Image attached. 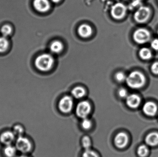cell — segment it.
I'll return each mask as SVG.
<instances>
[{"mask_svg": "<svg viewBox=\"0 0 158 157\" xmlns=\"http://www.w3.org/2000/svg\"><path fill=\"white\" fill-rule=\"evenodd\" d=\"M54 63V60L52 55L48 53H43L36 58L35 65L40 71L47 72L52 67Z\"/></svg>", "mask_w": 158, "mask_h": 157, "instance_id": "cell-1", "label": "cell"}, {"mask_svg": "<svg viewBox=\"0 0 158 157\" xmlns=\"http://www.w3.org/2000/svg\"><path fill=\"white\" fill-rule=\"evenodd\" d=\"M126 81L127 85L131 88H139L145 84L146 78L141 72L135 71L131 73L126 77Z\"/></svg>", "mask_w": 158, "mask_h": 157, "instance_id": "cell-2", "label": "cell"}, {"mask_svg": "<svg viewBox=\"0 0 158 157\" xmlns=\"http://www.w3.org/2000/svg\"><path fill=\"white\" fill-rule=\"evenodd\" d=\"M150 32L144 28L136 29L133 34V38L135 41L139 44H143L150 39Z\"/></svg>", "mask_w": 158, "mask_h": 157, "instance_id": "cell-3", "label": "cell"}, {"mask_svg": "<svg viewBox=\"0 0 158 157\" xmlns=\"http://www.w3.org/2000/svg\"><path fill=\"white\" fill-rule=\"evenodd\" d=\"M150 14V10L148 7L141 6L135 13V19L138 23H144L149 18Z\"/></svg>", "mask_w": 158, "mask_h": 157, "instance_id": "cell-4", "label": "cell"}, {"mask_svg": "<svg viewBox=\"0 0 158 157\" xmlns=\"http://www.w3.org/2000/svg\"><path fill=\"white\" fill-rule=\"evenodd\" d=\"M91 107L87 101H83L78 103L76 109V113L79 118L83 119L87 118L90 114Z\"/></svg>", "mask_w": 158, "mask_h": 157, "instance_id": "cell-5", "label": "cell"}, {"mask_svg": "<svg viewBox=\"0 0 158 157\" xmlns=\"http://www.w3.org/2000/svg\"><path fill=\"white\" fill-rule=\"evenodd\" d=\"M16 148L21 153H26L29 152L31 148L30 141L23 136L18 137L15 143Z\"/></svg>", "mask_w": 158, "mask_h": 157, "instance_id": "cell-6", "label": "cell"}, {"mask_svg": "<svg viewBox=\"0 0 158 157\" xmlns=\"http://www.w3.org/2000/svg\"><path fill=\"white\" fill-rule=\"evenodd\" d=\"M58 106L59 109L62 112L69 113L73 108V99L69 96H65L60 100Z\"/></svg>", "mask_w": 158, "mask_h": 157, "instance_id": "cell-7", "label": "cell"}, {"mask_svg": "<svg viewBox=\"0 0 158 157\" xmlns=\"http://www.w3.org/2000/svg\"><path fill=\"white\" fill-rule=\"evenodd\" d=\"M126 6L121 3L115 4L111 10V14L113 18L116 19H120L123 18L126 13Z\"/></svg>", "mask_w": 158, "mask_h": 157, "instance_id": "cell-8", "label": "cell"}, {"mask_svg": "<svg viewBox=\"0 0 158 157\" xmlns=\"http://www.w3.org/2000/svg\"><path fill=\"white\" fill-rule=\"evenodd\" d=\"M33 6L40 13H46L50 10L51 4L49 0H33Z\"/></svg>", "mask_w": 158, "mask_h": 157, "instance_id": "cell-9", "label": "cell"}, {"mask_svg": "<svg viewBox=\"0 0 158 157\" xmlns=\"http://www.w3.org/2000/svg\"><path fill=\"white\" fill-rule=\"evenodd\" d=\"M128 143V137L125 133H119L114 138V143L118 148H123L127 145Z\"/></svg>", "mask_w": 158, "mask_h": 157, "instance_id": "cell-10", "label": "cell"}, {"mask_svg": "<svg viewBox=\"0 0 158 157\" xmlns=\"http://www.w3.org/2000/svg\"><path fill=\"white\" fill-rule=\"evenodd\" d=\"M141 100L138 95L131 94L126 97V104L131 108H135L139 106Z\"/></svg>", "mask_w": 158, "mask_h": 157, "instance_id": "cell-11", "label": "cell"}, {"mask_svg": "<svg viewBox=\"0 0 158 157\" xmlns=\"http://www.w3.org/2000/svg\"><path fill=\"white\" fill-rule=\"evenodd\" d=\"M15 139V135L13 132L6 131L2 133L0 136V141L6 145H11Z\"/></svg>", "mask_w": 158, "mask_h": 157, "instance_id": "cell-12", "label": "cell"}, {"mask_svg": "<svg viewBox=\"0 0 158 157\" xmlns=\"http://www.w3.org/2000/svg\"><path fill=\"white\" fill-rule=\"evenodd\" d=\"M143 111L148 116H154L157 111V107L154 102H147L144 105Z\"/></svg>", "mask_w": 158, "mask_h": 157, "instance_id": "cell-13", "label": "cell"}, {"mask_svg": "<svg viewBox=\"0 0 158 157\" xmlns=\"http://www.w3.org/2000/svg\"><path fill=\"white\" fill-rule=\"evenodd\" d=\"M78 32L82 37L87 38L91 36L93 33V29L89 25L83 24L79 26Z\"/></svg>", "mask_w": 158, "mask_h": 157, "instance_id": "cell-14", "label": "cell"}, {"mask_svg": "<svg viewBox=\"0 0 158 157\" xmlns=\"http://www.w3.org/2000/svg\"><path fill=\"white\" fill-rule=\"evenodd\" d=\"M145 142L148 145L155 146L158 144V134L152 132L148 134L146 137Z\"/></svg>", "mask_w": 158, "mask_h": 157, "instance_id": "cell-15", "label": "cell"}, {"mask_svg": "<svg viewBox=\"0 0 158 157\" xmlns=\"http://www.w3.org/2000/svg\"><path fill=\"white\" fill-rule=\"evenodd\" d=\"M10 47V41L8 37L2 36L0 37V53L7 51Z\"/></svg>", "mask_w": 158, "mask_h": 157, "instance_id": "cell-16", "label": "cell"}, {"mask_svg": "<svg viewBox=\"0 0 158 157\" xmlns=\"http://www.w3.org/2000/svg\"><path fill=\"white\" fill-rule=\"evenodd\" d=\"M64 49V45L59 41H55L51 44L50 49L51 51L54 53H58L61 52Z\"/></svg>", "mask_w": 158, "mask_h": 157, "instance_id": "cell-17", "label": "cell"}, {"mask_svg": "<svg viewBox=\"0 0 158 157\" xmlns=\"http://www.w3.org/2000/svg\"><path fill=\"white\" fill-rule=\"evenodd\" d=\"M0 31L2 36L8 37L13 34V28L10 24H4L2 26Z\"/></svg>", "mask_w": 158, "mask_h": 157, "instance_id": "cell-18", "label": "cell"}, {"mask_svg": "<svg viewBox=\"0 0 158 157\" xmlns=\"http://www.w3.org/2000/svg\"><path fill=\"white\" fill-rule=\"evenodd\" d=\"M71 94L75 98L81 99L85 95V91L83 88L78 86L73 88Z\"/></svg>", "mask_w": 158, "mask_h": 157, "instance_id": "cell-19", "label": "cell"}, {"mask_svg": "<svg viewBox=\"0 0 158 157\" xmlns=\"http://www.w3.org/2000/svg\"><path fill=\"white\" fill-rule=\"evenodd\" d=\"M16 151V148L11 145H6L4 149V154L6 157H14Z\"/></svg>", "mask_w": 158, "mask_h": 157, "instance_id": "cell-20", "label": "cell"}, {"mask_svg": "<svg viewBox=\"0 0 158 157\" xmlns=\"http://www.w3.org/2000/svg\"><path fill=\"white\" fill-rule=\"evenodd\" d=\"M139 55L143 60H147L152 57L151 51L146 48H143L139 51Z\"/></svg>", "mask_w": 158, "mask_h": 157, "instance_id": "cell-21", "label": "cell"}, {"mask_svg": "<svg viewBox=\"0 0 158 157\" xmlns=\"http://www.w3.org/2000/svg\"><path fill=\"white\" fill-rule=\"evenodd\" d=\"M148 150L147 147L145 145H141L138 147L137 153L141 157H144L147 155Z\"/></svg>", "mask_w": 158, "mask_h": 157, "instance_id": "cell-22", "label": "cell"}, {"mask_svg": "<svg viewBox=\"0 0 158 157\" xmlns=\"http://www.w3.org/2000/svg\"><path fill=\"white\" fill-rule=\"evenodd\" d=\"M82 143L85 150L90 149V146H91V142L89 137L84 136L82 140Z\"/></svg>", "mask_w": 158, "mask_h": 157, "instance_id": "cell-23", "label": "cell"}, {"mask_svg": "<svg viewBox=\"0 0 158 157\" xmlns=\"http://www.w3.org/2000/svg\"><path fill=\"white\" fill-rule=\"evenodd\" d=\"M24 131L23 127H21L20 125H17L14 127L13 132L15 135H17L19 137V136H22L23 133H24Z\"/></svg>", "mask_w": 158, "mask_h": 157, "instance_id": "cell-24", "label": "cell"}, {"mask_svg": "<svg viewBox=\"0 0 158 157\" xmlns=\"http://www.w3.org/2000/svg\"><path fill=\"white\" fill-rule=\"evenodd\" d=\"M81 126L82 128L85 130H88L92 126V122L89 119L86 118L83 119L82 121Z\"/></svg>", "mask_w": 158, "mask_h": 157, "instance_id": "cell-25", "label": "cell"}, {"mask_svg": "<svg viewBox=\"0 0 158 157\" xmlns=\"http://www.w3.org/2000/svg\"><path fill=\"white\" fill-rule=\"evenodd\" d=\"M82 157H98L97 154L90 149H86L84 152Z\"/></svg>", "mask_w": 158, "mask_h": 157, "instance_id": "cell-26", "label": "cell"}, {"mask_svg": "<svg viewBox=\"0 0 158 157\" xmlns=\"http://www.w3.org/2000/svg\"><path fill=\"white\" fill-rule=\"evenodd\" d=\"M115 78H116V80L119 82H123L126 79L125 74L122 72H119V73H117L115 75Z\"/></svg>", "mask_w": 158, "mask_h": 157, "instance_id": "cell-27", "label": "cell"}, {"mask_svg": "<svg viewBox=\"0 0 158 157\" xmlns=\"http://www.w3.org/2000/svg\"><path fill=\"white\" fill-rule=\"evenodd\" d=\"M118 95L121 98H126L128 96V92L124 88H121L119 90Z\"/></svg>", "mask_w": 158, "mask_h": 157, "instance_id": "cell-28", "label": "cell"}, {"mask_svg": "<svg viewBox=\"0 0 158 157\" xmlns=\"http://www.w3.org/2000/svg\"><path fill=\"white\" fill-rule=\"evenodd\" d=\"M151 71L156 75H158V62L154 63L151 66Z\"/></svg>", "mask_w": 158, "mask_h": 157, "instance_id": "cell-29", "label": "cell"}, {"mask_svg": "<svg viewBox=\"0 0 158 157\" xmlns=\"http://www.w3.org/2000/svg\"><path fill=\"white\" fill-rule=\"evenodd\" d=\"M151 46L152 49L155 50H158V39L153 40L151 42Z\"/></svg>", "mask_w": 158, "mask_h": 157, "instance_id": "cell-30", "label": "cell"}, {"mask_svg": "<svg viewBox=\"0 0 158 157\" xmlns=\"http://www.w3.org/2000/svg\"><path fill=\"white\" fill-rule=\"evenodd\" d=\"M53 2L55 3H57L59 2L61 0H51Z\"/></svg>", "mask_w": 158, "mask_h": 157, "instance_id": "cell-31", "label": "cell"}, {"mask_svg": "<svg viewBox=\"0 0 158 157\" xmlns=\"http://www.w3.org/2000/svg\"><path fill=\"white\" fill-rule=\"evenodd\" d=\"M19 157H27L25 156H19Z\"/></svg>", "mask_w": 158, "mask_h": 157, "instance_id": "cell-32", "label": "cell"}, {"mask_svg": "<svg viewBox=\"0 0 158 157\" xmlns=\"http://www.w3.org/2000/svg\"></svg>", "mask_w": 158, "mask_h": 157, "instance_id": "cell-33", "label": "cell"}]
</instances>
